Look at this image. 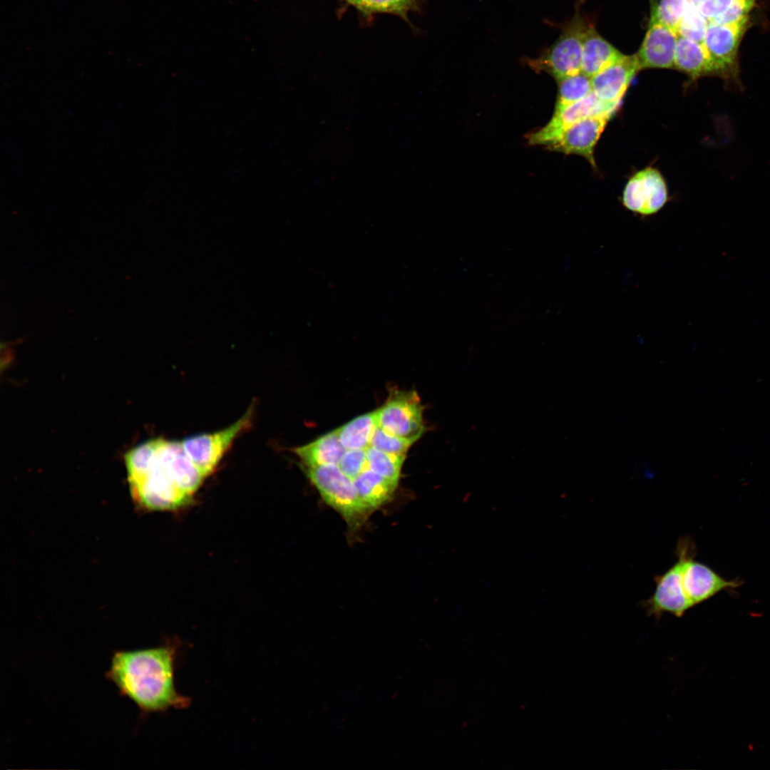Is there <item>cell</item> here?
I'll use <instances>...</instances> for the list:
<instances>
[{"label": "cell", "mask_w": 770, "mask_h": 770, "mask_svg": "<svg viewBox=\"0 0 770 770\" xmlns=\"http://www.w3.org/2000/svg\"><path fill=\"white\" fill-rule=\"evenodd\" d=\"M125 463L133 498L150 510L184 506L208 476L188 456L181 441L163 438L131 448Z\"/></svg>", "instance_id": "obj_1"}, {"label": "cell", "mask_w": 770, "mask_h": 770, "mask_svg": "<svg viewBox=\"0 0 770 770\" xmlns=\"http://www.w3.org/2000/svg\"><path fill=\"white\" fill-rule=\"evenodd\" d=\"M177 639H165L150 648L115 651L106 678L120 694L131 700L143 714L185 709L191 704L175 685V671L180 647Z\"/></svg>", "instance_id": "obj_2"}, {"label": "cell", "mask_w": 770, "mask_h": 770, "mask_svg": "<svg viewBox=\"0 0 770 770\" xmlns=\"http://www.w3.org/2000/svg\"><path fill=\"white\" fill-rule=\"evenodd\" d=\"M321 497L337 510L349 530H357L371 515L361 501L353 481L336 464L301 466Z\"/></svg>", "instance_id": "obj_3"}, {"label": "cell", "mask_w": 770, "mask_h": 770, "mask_svg": "<svg viewBox=\"0 0 770 770\" xmlns=\"http://www.w3.org/2000/svg\"><path fill=\"white\" fill-rule=\"evenodd\" d=\"M589 25L575 13L557 40L537 58L528 59L527 63L535 71L548 73L557 81L580 73L583 41Z\"/></svg>", "instance_id": "obj_4"}, {"label": "cell", "mask_w": 770, "mask_h": 770, "mask_svg": "<svg viewBox=\"0 0 770 770\" xmlns=\"http://www.w3.org/2000/svg\"><path fill=\"white\" fill-rule=\"evenodd\" d=\"M423 409L416 391L394 389L376 410L379 426L391 434L415 443L426 430Z\"/></svg>", "instance_id": "obj_5"}, {"label": "cell", "mask_w": 770, "mask_h": 770, "mask_svg": "<svg viewBox=\"0 0 770 770\" xmlns=\"http://www.w3.org/2000/svg\"><path fill=\"white\" fill-rule=\"evenodd\" d=\"M748 16L732 24L709 21L703 45L709 57L713 75L738 81L737 53Z\"/></svg>", "instance_id": "obj_6"}, {"label": "cell", "mask_w": 770, "mask_h": 770, "mask_svg": "<svg viewBox=\"0 0 770 770\" xmlns=\"http://www.w3.org/2000/svg\"><path fill=\"white\" fill-rule=\"evenodd\" d=\"M687 538H681L677 545V555L682 563V582L692 607L698 605L726 588L739 585L737 580H727L707 565L694 560Z\"/></svg>", "instance_id": "obj_7"}, {"label": "cell", "mask_w": 770, "mask_h": 770, "mask_svg": "<svg viewBox=\"0 0 770 770\" xmlns=\"http://www.w3.org/2000/svg\"><path fill=\"white\" fill-rule=\"evenodd\" d=\"M252 414L250 406L240 419L225 428L185 438L181 441L185 452L209 476L234 440L250 426Z\"/></svg>", "instance_id": "obj_8"}, {"label": "cell", "mask_w": 770, "mask_h": 770, "mask_svg": "<svg viewBox=\"0 0 770 770\" xmlns=\"http://www.w3.org/2000/svg\"><path fill=\"white\" fill-rule=\"evenodd\" d=\"M668 199L665 180L655 168L648 167L636 173L626 184L622 204L641 215H651L662 209Z\"/></svg>", "instance_id": "obj_9"}, {"label": "cell", "mask_w": 770, "mask_h": 770, "mask_svg": "<svg viewBox=\"0 0 770 770\" xmlns=\"http://www.w3.org/2000/svg\"><path fill=\"white\" fill-rule=\"evenodd\" d=\"M619 106L602 102L592 92L584 98L554 111L550 121L540 130L530 134L528 141L530 145H546L573 124L591 116L613 115Z\"/></svg>", "instance_id": "obj_10"}, {"label": "cell", "mask_w": 770, "mask_h": 770, "mask_svg": "<svg viewBox=\"0 0 770 770\" xmlns=\"http://www.w3.org/2000/svg\"><path fill=\"white\" fill-rule=\"evenodd\" d=\"M654 593L641 602L648 615L659 618L664 613L682 617L692 607L682 582V563L677 561L665 573L654 577Z\"/></svg>", "instance_id": "obj_11"}, {"label": "cell", "mask_w": 770, "mask_h": 770, "mask_svg": "<svg viewBox=\"0 0 770 770\" xmlns=\"http://www.w3.org/2000/svg\"><path fill=\"white\" fill-rule=\"evenodd\" d=\"M612 116L606 114L585 118L565 129L545 146L553 151L583 156L595 168V148Z\"/></svg>", "instance_id": "obj_12"}, {"label": "cell", "mask_w": 770, "mask_h": 770, "mask_svg": "<svg viewBox=\"0 0 770 770\" xmlns=\"http://www.w3.org/2000/svg\"><path fill=\"white\" fill-rule=\"evenodd\" d=\"M639 71L640 68L636 55H624L591 78L592 92L602 102L620 105Z\"/></svg>", "instance_id": "obj_13"}, {"label": "cell", "mask_w": 770, "mask_h": 770, "mask_svg": "<svg viewBox=\"0 0 770 770\" xmlns=\"http://www.w3.org/2000/svg\"><path fill=\"white\" fill-rule=\"evenodd\" d=\"M677 38L674 31L659 24H650L635 53L640 70L674 68Z\"/></svg>", "instance_id": "obj_14"}, {"label": "cell", "mask_w": 770, "mask_h": 770, "mask_svg": "<svg viewBox=\"0 0 770 770\" xmlns=\"http://www.w3.org/2000/svg\"><path fill=\"white\" fill-rule=\"evenodd\" d=\"M624 55L590 24L583 41L581 72L592 78L620 60Z\"/></svg>", "instance_id": "obj_15"}, {"label": "cell", "mask_w": 770, "mask_h": 770, "mask_svg": "<svg viewBox=\"0 0 770 770\" xmlns=\"http://www.w3.org/2000/svg\"><path fill=\"white\" fill-rule=\"evenodd\" d=\"M346 451L339 440L337 429L308 444L293 449V452L300 459L301 466L305 467L337 465Z\"/></svg>", "instance_id": "obj_16"}, {"label": "cell", "mask_w": 770, "mask_h": 770, "mask_svg": "<svg viewBox=\"0 0 770 770\" xmlns=\"http://www.w3.org/2000/svg\"><path fill=\"white\" fill-rule=\"evenodd\" d=\"M674 68L687 74L692 80L713 75L709 57L703 45L678 36Z\"/></svg>", "instance_id": "obj_17"}, {"label": "cell", "mask_w": 770, "mask_h": 770, "mask_svg": "<svg viewBox=\"0 0 770 770\" xmlns=\"http://www.w3.org/2000/svg\"><path fill=\"white\" fill-rule=\"evenodd\" d=\"M353 482L361 501L370 514L386 503L398 486L370 468L361 473Z\"/></svg>", "instance_id": "obj_18"}, {"label": "cell", "mask_w": 770, "mask_h": 770, "mask_svg": "<svg viewBox=\"0 0 770 770\" xmlns=\"http://www.w3.org/2000/svg\"><path fill=\"white\" fill-rule=\"evenodd\" d=\"M379 426L376 410L359 416L337 429L346 450L366 449Z\"/></svg>", "instance_id": "obj_19"}, {"label": "cell", "mask_w": 770, "mask_h": 770, "mask_svg": "<svg viewBox=\"0 0 770 770\" xmlns=\"http://www.w3.org/2000/svg\"><path fill=\"white\" fill-rule=\"evenodd\" d=\"M558 83V93L554 111L575 103L592 92L591 78L582 72L568 76Z\"/></svg>", "instance_id": "obj_20"}, {"label": "cell", "mask_w": 770, "mask_h": 770, "mask_svg": "<svg viewBox=\"0 0 770 770\" xmlns=\"http://www.w3.org/2000/svg\"><path fill=\"white\" fill-rule=\"evenodd\" d=\"M369 468L384 478L398 485L406 454H394L372 446L366 449Z\"/></svg>", "instance_id": "obj_21"}, {"label": "cell", "mask_w": 770, "mask_h": 770, "mask_svg": "<svg viewBox=\"0 0 770 770\" xmlns=\"http://www.w3.org/2000/svg\"><path fill=\"white\" fill-rule=\"evenodd\" d=\"M689 0H652L650 24H659L677 33Z\"/></svg>", "instance_id": "obj_22"}, {"label": "cell", "mask_w": 770, "mask_h": 770, "mask_svg": "<svg viewBox=\"0 0 770 770\" xmlns=\"http://www.w3.org/2000/svg\"><path fill=\"white\" fill-rule=\"evenodd\" d=\"M366 13H391L401 17L416 9L421 0H347Z\"/></svg>", "instance_id": "obj_23"}, {"label": "cell", "mask_w": 770, "mask_h": 770, "mask_svg": "<svg viewBox=\"0 0 770 770\" xmlns=\"http://www.w3.org/2000/svg\"><path fill=\"white\" fill-rule=\"evenodd\" d=\"M708 24L709 21L700 13L697 6L689 2L679 24L677 34L703 43Z\"/></svg>", "instance_id": "obj_24"}, {"label": "cell", "mask_w": 770, "mask_h": 770, "mask_svg": "<svg viewBox=\"0 0 770 770\" xmlns=\"http://www.w3.org/2000/svg\"><path fill=\"white\" fill-rule=\"evenodd\" d=\"M414 442L391 434L380 426L375 430L371 446L390 453L406 454Z\"/></svg>", "instance_id": "obj_25"}, {"label": "cell", "mask_w": 770, "mask_h": 770, "mask_svg": "<svg viewBox=\"0 0 770 770\" xmlns=\"http://www.w3.org/2000/svg\"><path fill=\"white\" fill-rule=\"evenodd\" d=\"M366 449L346 450L337 464L341 471L352 481L369 468Z\"/></svg>", "instance_id": "obj_26"}, {"label": "cell", "mask_w": 770, "mask_h": 770, "mask_svg": "<svg viewBox=\"0 0 770 770\" xmlns=\"http://www.w3.org/2000/svg\"><path fill=\"white\" fill-rule=\"evenodd\" d=\"M756 0H734L728 9L714 20L718 24H732L748 16Z\"/></svg>", "instance_id": "obj_27"}, {"label": "cell", "mask_w": 770, "mask_h": 770, "mask_svg": "<svg viewBox=\"0 0 770 770\" xmlns=\"http://www.w3.org/2000/svg\"><path fill=\"white\" fill-rule=\"evenodd\" d=\"M734 0H705L697 6L700 13L709 21L724 14Z\"/></svg>", "instance_id": "obj_28"}, {"label": "cell", "mask_w": 770, "mask_h": 770, "mask_svg": "<svg viewBox=\"0 0 770 770\" xmlns=\"http://www.w3.org/2000/svg\"><path fill=\"white\" fill-rule=\"evenodd\" d=\"M689 1H690L691 3H692L693 4H694L695 6H697L699 4H701L702 2H703L705 0H689Z\"/></svg>", "instance_id": "obj_29"}]
</instances>
